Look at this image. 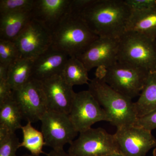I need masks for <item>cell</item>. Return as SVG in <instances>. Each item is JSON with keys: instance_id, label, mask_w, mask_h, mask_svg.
I'll use <instances>...</instances> for the list:
<instances>
[{"instance_id": "6da1fadb", "label": "cell", "mask_w": 156, "mask_h": 156, "mask_svg": "<svg viewBox=\"0 0 156 156\" xmlns=\"http://www.w3.org/2000/svg\"><path fill=\"white\" fill-rule=\"evenodd\" d=\"M131 10L123 0H92L80 14L99 37L119 39L125 33Z\"/></svg>"}, {"instance_id": "277c9868", "label": "cell", "mask_w": 156, "mask_h": 156, "mask_svg": "<svg viewBox=\"0 0 156 156\" xmlns=\"http://www.w3.org/2000/svg\"><path fill=\"white\" fill-rule=\"evenodd\" d=\"M98 70L96 76L131 99L140 95L150 72L142 68L119 61Z\"/></svg>"}, {"instance_id": "603a6c76", "label": "cell", "mask_w": 156, "mask_h": 156, "mask_svg": "<svg viewBox=\"0 0 156 156\" xmlns=\"http://www.w3.org/2000/svg\"><path fill=\"white\" fill-rule=\"evenodd\" d=\"M34 0H1L0 15L31 12Z\"/></svg>"}, {"instance_id": "cb8c5ba5", "label": "cell", "mask_w": 156, "mask_h": 156, "mask_svg": "<svg viewBox=\"0 0 156 156\" xmlns=\"http://www.w3.org/2000/svg\"><path fill=\"white\" fill-rule=\"evenodd\" d=\"M20 57L15 42L0 39V63L9 66Z\"/></svg>"}, {"instance_id": "7402d4cb", "label": "cell", "mask_w": 156, "mask_h": 156, "mask_svg": "<svg viewBox=\"0 0 156 156\" xmlns=\"http://www.w3.org/2000/svg\"><path fill=\"white\" fill-rule=\"evenodd\" d=\"M23 133L22 142L20 147L28 150L30 154L40 155L44 154L43 148L45 145L44 138L41 131L37 130L32 126L30 122H27L25 126L21 127Z\"/></svg>"}, {"instance_id": "52a82bcc", "label": "cell", "mask_w": 156, "mask_h": 156, "mask_svg": "<svg viewBox=\"0 0 156 156\" xmlns=\"http://www.w3.org/2000/svg\"><path fill=\"white\" fill-rule=\"evenodd\" d=\"M41 132L45 145L53 150H63L66 144H70L79 132L70 119L68 115L48 110L41 120Z\"/></svg>"}, {"instance_id": "484cf974", "label": "cell", "mask_w": 156, "mask_h": 156, "mask_svg": "<svg viewBox=\"0 0 156 156\" xmlns=\"http://www.w3.org/2000/svg\"><path fill=\"white\" fill-rule=\"evenodd\" d=\"M134 126L152 131L156 128V109L137 118Z\"/></svg>"}, {"instance_id": "44dd1931", "label": "cell", "mask_w": 156, "mask_h": 156, "mask_svg": "<svg viewBox=\"0 0 156 156\" xmlns=\"http://www.w3.org/2000/svg\"><path fill=\"white\" fill-rule=\"evenodd\" d=\"M88 71L83 62L76 57H70L61 76L71 87L89 84Z\"/></svg>"}, {"instance_id": "d6986e66", "label": "cell", "mask_w": 156, "mask_h": 156, "mask_svg": "<svg viewBox=\"0 0 156 156\" xmlns=\"http://www.w3.org/2000/svg\"><path fill=\"white\" fill-rule=\"evenodd\" d=\"M134 107L137 118L156 109V71L150 72Z\"/></svg>"}, {"instance_id": "ac0fdd59", "label": "cell", "mask_w": 156, "mask_h": 156, "mask_svg": "<svg viewBox=\"0 0 156 156\" xmlns=\"http://www.w3.org/2000/svg\"><path fill=\"white\" fill-rule=\"evenodd\" d=\"M34 59L20 57L9 66L7 82L13 91L24 86L31 79Z\"/></svg>"}, {"instance_id": "1f68e13d", "label": "cell", "mask_w": 156, "mask_h": 156, "mask_svg": "<svg viewBox=\"0 0 156 156\" xmlns=\"http://www.w3.org/2000/svg\"><path fill=\"white\" fill-rule=\"evenodd\" d=\"M106 156H125L120 153H114L108 155Z\"/></svg>"}, {"instance_id": "e0dca14e", "label": "cell", "mask_w": 156, "mask_h": 156, "mask_svg": "<svg viewBox=\"0 0 156 156\" xmlns=\"http://www.w3.org/2000/svg\"><path fill=\"white\" fill-rule=\"evenodd\" d=\"M32 19L30 12L0 15V39L14 41Z\"/></svg>"}, {"instance_id": "5bb4252c", "label": "cell", "mask_w": 156, "mask_h": 156, "mask_svg": "<svg viewBox=\"0 0 156 156\" xmlns=\"http://www.w3.org/2000/svg\"><path fill=\"white\" fill-rule=\"evenodd\" d=\"M70 56L50 48L34 59L31 78L42 82L61 75Z\"/></svg>"}, {"instance_id": "ba28073f", "label": "cell", "mask_w": 156, "mask_h": 156, "mask_svg": "<svg viewBox=\"0 0 156 156\" xmlns=\"http://www.w3.org/2000/svg\"><path fill=\"white\" fill-rule=\"evenodd\" d=\"M68 115L79 133L90 129L97 122H110L108 115L89 90L76 93Z\"/></svg>"}, {"instance_id": "83f0119b", "label": "cell", "mask_w": 156, "mask_h": 156, "mask_svg": "<svg viewBox=\"0 0 156 156\" xmlns=\"http://www.w3.org/2000/svg\"><path fill=\"white\" fill-rule=\"evenodd\" d=\"M13 91L6 80H0V103L13 96Z\"/></svg>"}, {"instance_id": "2e32d148", "label": "cell", "mask_w": 156, "mask_h": 156, "mask_svg": "<svg viewBox=\"0 0 156 156\" xmlns=\"http://www.w3.org/2000/svg\"><path fill=\"white\" fill-rule=\"evenodd\" d=\"M126 31L136 33L156 40V6L145 11H131Z\"/></svg>"}, {"instance_id": "ffe728a7", "label": "cell", "mask_w": 156, "mask_h": 156, "mask_svg": "<svg viewBox=\"0 0 156 156\" xmlns=\"http://www.w3.org/2000/svg\"><path fill=\"white\" fill-rule=\"evenodd\" d=\"M19 107L13 96L0 103V125L9 128L13 133L21 129L23 119Z\"/></svg>"}, {"instance_id": "4fadbf2b", "label": "cell", "mask_w": 156, "mask_h": 156, "mask_svg": "<svg viewBox=\"0 0 156 156\" xmlns=\"http://www.w3.org/2000/svg\"><path fill=\"white\" fill-rule=\"evenodd\" d=\"M48 110L69 115L76 92L61 75L54 76L41 82Z\"/></svg>"}, {"instance_id": "d6a6232c", "label": "cell", "mask_w": 156, "mask_h": 156, "mask_svg": "<svg viewBox=\"0 0 156 156\" xmlns=\"http://www.w3.org/2000/svg\"><path fill=\"white\" fill-rule=\"evenodd\" d=\"M153 156H156V147L154 148L153 152Z\"/></svg>"}, {"instance_id": "9c48e42d", "label": "cell", "mask_w": 156, "mask_h": 156, "mask_svg": "<svg viewBox=\"0 0 156 156\" xmlns=\"http://www.w3.org/2000/svg\"><path fill=\"white\" fill-rule=\"evenodd\" d=\"M13 97L27 122L40 121L48 111L42 83L37 80L31 78L24 86L13 91Z\"/></svg>"}, {"instance_id": "8992f818", "label": "cell", "mask_w": 156, "mask_h": 156, "mask_svg": "<svg viewBox=\"0 0 156 156\" xmlns=\"http://www.w3.org/2000/svg\"><path fill=\"white\" fill-rule=\"evenodd\" d=\"M70 144L68 153L73 156H106L120 153L115 134L103 128H91L80 133Z\"/></svg>"}, {"instance_id": "30bf717a", "label": "cell", "mask_w": 156, "mask_h": 156, "mask_svg": "<svg viewBox=\"0 0 156 156\" xmlns=\"http://www.w3.org/2000/svg\"><path fill=\"white\" fill-rule=\"evenodd\" d=\"M14 42L21 57L35 58L51 48L52 31L31 19Z\"/></svg>"}, {"instance_id": "f1b7e54d", "label": "cell", "mask_w": 156, "mask_h": 156, "mask_svg": "<svg viewBox=\"0 0 156 156\" xmlns=\"http://www.w3.org/2000/svg\"><path fill=\"white\" fill-rule=\"evenodd\" d=\"M13 132H11L7 127L0 125V142L5 140Z\"/></svg>"}, {"instance_id": "7c38bea8", "label": "cell", "mask_w": 156, "mask_h": 156, "mask_svg": "<svg viewBox=\"0 0 156 156\" xmlns=\"http://www.w3.org/2000/svg\"><path fill=\"white\" fill-rule=\"evenodd\" d=\"M119 39L98 37L77 56L89 72L95 67L105 68L118 61Z\"/></svg>"}, {"instance_id": "9a60e30c", "label": "cell", "mask_w": 156, "mask_h": 156, "mask_svg": "<svg viewBox=\"0 0 156 156\" xmlns=\"http://www.w3.org/2000/svg\"><path fill=\"white\" fill-rule=\"evenodd\" d=\"M71 0H34L32 19L53 30L69 8Z\"/></svg>"}, {"instance_id": "3957f363", "label": "cell", "mask_w": 156, "mask_h": 156, "mask_svg": "<svg viewBox=\"0 0 156 156\" xmlns=\"http://www.w3.org/2000/svg\"><path fill=\"white\" fill-rule=\"evenodd\" d=\"M88 87L112 125L117 128L134 125L138 118L132 99L117 92L98 77L90 80Z\"/></svg>"}, {"instance_id": "d4e9b609", "label": "cell", "mask_w": 156, "mask_h": 156, "mask_svg": "<svg viewBox=\"0 0 156 156\" xmlns=\"http://www.w3.org/2000/svg\"><path fill=\"white\" fill-rule=\"evenodd\" d=\"M20 143L15 133H12L5 140L0 142V156H17V149Z\"/></svg>"}, {"instance_id": "f546056e", "label": "cell", "mask_w": 156, "mask_h": 156, "mask_svg": "<svg viewBox=\"0 0 156 156\" xmlns=\"http://www.w3.org/2000/svg\"><path fill=\"white\" fill-rule=\"evenodd\" d=\"M9 67V66L0 63V80H7Z\"/></svg>"}, {"instance_id": "7a4b0ae2", "label": "cell", "mask_w": 156, "mask_h": 156, "mask_svg": "<svg viewBox=\"0 0 156 156\" xmlns=\"http://www.w3.org/2000/svg\"><path fill=\"white\" fill-rule=\"evenodd\" d=\"M52 34L51 48L70 57L80 55L99 37L90 30L80 14L70 7L53 29Z\"/></svg>"}, {"instance_id": "4316f807", "label": "cell", "mask_w": 156, "mask_h": 156, "mask_svg": "<svg viewBox=\"0 0 156 156\" xmlns=\"http://www.w3.org/2000/svg\"><path fill=\"white\" fill-rule=\"evenodd\" d=\"M131 11H145L156 6V0H125Z\"/></svg>"}, {"instance_id": "836d02e7", "label": "cell", "mask_w": 156, "mask_h": 156, "mask_svg": "<svg viewBox=\"0 0 156 156\" xmlns=\"http://www.w3.org/2000/svg\"><path fill=\"white\" fill-rule=\"evenodd\" d=\"M21 156H41L34 155H33V154H26L23 155H22Z\"/></svg>"}, {"instance_id": "8fae6325", "label": "cell", "mask_w": 156, "mask_h": 156, "mask_svg": "<svg viewBox=\"0 0 156 156\" xmlns=\"http://www.w3.org/2000/svg\"><path fill=\"white\" fill-rule=\"evenodd\" d=\"M114 134L120 153L125 156H145L156 147L151 131L134 125L117 128Z\"/></svg>"}, {"instance_id": "4dcf8cb0", "label": "cell", "mask_w": 156, "mask_h": 156, "mask_svg": "<svg viewBox=\"0 0 156 156\" xmlns=\"http://www.w3.org/2000/svg\"><path fill=\"white\" fill-rule=\"evenodd\" d=\"M47 156H73L65 152L64 150L59 151H51L49 153L46 154Z\"/></svg>"}, {"instance_id": "5b68a950", "label": "cell", "mask_w": 156, "mask_h": 156, "mask_svg": "<svg viewBox=\"0 0 156 156\" xmlns=\"http://www.w3.org/2000/svg\"><path fill=\"white\" fill-rule=\"evenodd\" d=\"M118 61L156 71V40L126 31L119 39Z\"/></svg>"}]
</instances>
